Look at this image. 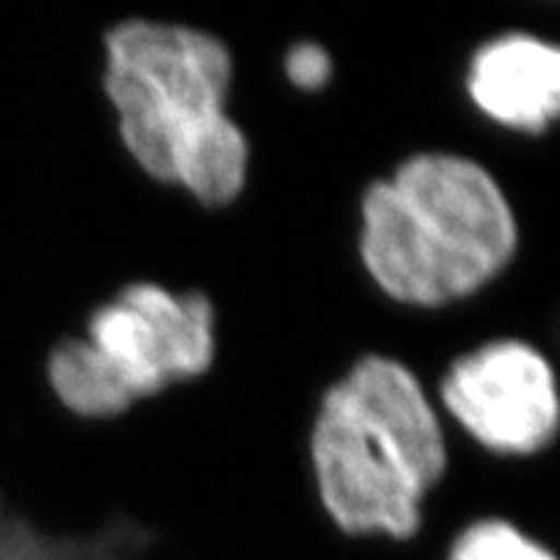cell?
<instances>
[{
    "label": "cell",
    "mask_w": 560,
    "mask_h": 560,
    "mask_svg": "<svg viewBox=\"0 0 560 560\" xmlns=\"http://www.w3.org/2000/svg\"><path fill=\"white\" fill-rule=\"evenodd\" d=\"M104 94L130 159L208 208L240 198L252 149L231 117L234 58L219 34L132 16L104 32Z\"/></svg>",
    "instance_id": "cell-1"
},
{
    "label": "cell",
    "mask_w": 560,
    "mask_h": 560,
    "mask_svg": "<svg viewBox=\"0 0 560 560\" xmlns=\"http://www.w3.org/2000/svg\"><path fill=\"white\" fill-rule=\"evenodd\" d=\"M467 94L488 120L537 136L560 112V50L532 32H503L467 62Z\"/></svg>",
    "instance_id": "cell-6"
},
{
    "label": "cell",
    "mask_w": 560,
    "mask_h": 560,
    "mask_svg": "<svg viewBox=\"0 0 560 560\" xmlns=\"http://www.w3.org/2000/svg\"><path fill=\"white\" fill-rule=\"evenodd\" d=\"M359 255L376 289L444 306L488 285L520 249L499 179L457 151H418L361 195Z\"/></svg>",
    "instance_id": "cell-3"
},
{
    "label": "cell",
    "mask_w": 560,
    "mask_h": 560,
    "mask_svg": "<svg viewBox=\"0 0 560 560\" xmlns=\"http://www.w3.org/2000/svg\"><path fill=\"white\" fill-rule=\"evenodd\" d=\"M312 472L346 535L408 540L444 478L450 450L429 392L395 355L363 353L322 392L310 431Z\"/></svg>",
    "instance_id": "cell-2"
},
{
    "label": "cell",
    "mask_w": 560,
    "mask_h": 560,
    "mask_svg": "<svg viewBox=\"0 0 560 560\" xmlns=\"http://www.w3.org/2000/svg\"><path fill=\"white\" fill-rule=\"evenodd\" d=\"M215 361V304L206 291L153 280L125 283L89 312L81 335H66L45 361L47 384L68 412L112 418Z\"/></svg>",
    "instance_id": "cell-4"
},
{
    "label": "cell",
    "mask_w": 560,
    "mask_h": 560,
    "mask_svg": "<svg viewBox=\"0 0 560 560\" xmlns=\"http://www.w3.org/2000/svg\"><path fill=\"white\" fill-rule=\"evenodd\" d=\"M156 532L115 514L89 532H50L21 514L0 490V560H149Z\"/></svg>",
    "instance_id": "cell-7"
},
{
    "label": "cell",
    "mask_w": 560,
    "mask_h": 560,
    "mask_svg": "<svg viewBox=\"0 0 560 560\" xmlns=\"http://www.w3.org/2000/svg\"><path fill=\"white\" fill-rule=\"evenodd\" d=\"M450 560H558L506 520L472 522L452 542Z\"/></svg>",
    "instance_id": "cell-8"
},
{
    "label": "cell",
    "mask_w": 560,
    "mask_h": 560,
    "mask_svg": "<svg viewBox=\"0 0 560 560\" xmlns=\"http://www.w3.org/2000/svg\"><path fill=\"white\" fill-rule=\"evenodd\" d=\"M285 75L299 89H319L332 79V58L319 42L301 39L285 55Z\"/></svg>",
    "instance_id": "cell-9"
},
{
    "label": "cell",
    "mask_w": 560,
    "mask_h": 560,
    "mask_svg": "<svg viewBox=\"0 0 560 560\" xmlns=\"http://www.w3.org/2000/svg\"><path fill=\"white\" fill-rule=\"evenodd\" d=\"M439 392L446 412L490 452L524 457L558 436L556 369L527 340L499 338L457 355Z\"/></svg>",
    "instance_id": "cell-5"
}]
</instances>
